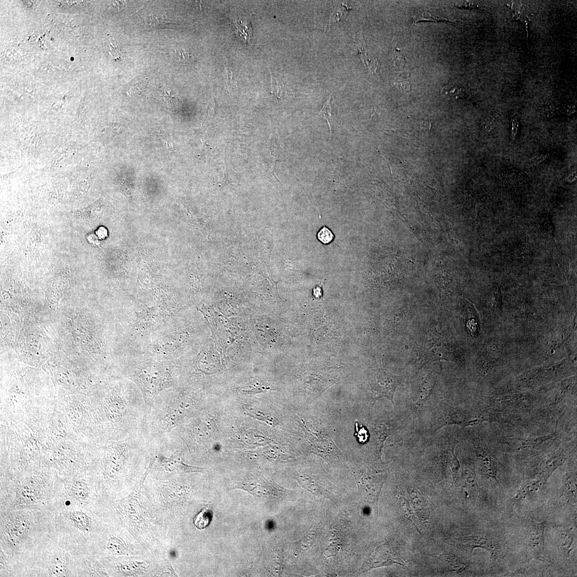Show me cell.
I'll list each match as a JSON object with an SVG mask.
<instances>
[{"mask_svg":"<svg viewBox=\"0 0 577 577\" xmlns=\"http://www.w3.org/2000/svg\"><path fill=\"white\" fill-rule=\"evenodd\" d=\"M54 512L23 509L0 510V548L16 576H27L35 560L54 538Z\"/></svg>","mask_w":577,"mask_h":577,"instance_id":"6da1fadb","label":"cell"},{"mask_svg":"<svg viewBox=\"0 0 577 577\" xmlns=\"http://www.w3.org/2000/svg\"><path fill=\"white\" fill-rule=\"evenodd\" d=\"M56 480L51 473L35 472L14 481L2 482L0 510L23 509L54 511Z\"/></svg>","mask_w":577,"mask_h":577,"instance_id":"7a4b0ae2","label":"cell"},{"mask_svg":"<svg viewBox=\"0 0 577 577\" xmlns=\"http://www.w3.org/2000/svg\"><path fill=\"white\" fill-rule=\"evenodd\" d=\"M54 534L59 541L84 551L92 544L96 525L92 509L66 506L54 511Z\"/></svg>","mask_w":577,"mask_h":577,"instance_id":"3957f363","label":"cell"},{"mask_svg":"<svg viewBox=\"0 0 577 577\" xmlns=\"http://www.w3.org/2000/svg\"><path fill=\"white\" fill-rule=\"evenodd\" d=\"M83 552L54 535L35 560L27 576L76 577L77 559Z\"/></svg>","mask_w":577,"mask_h":577,"instance_id":"277c9868","label":"cell"},{"mask_svg":"<svg viewBox=\"0 0 577 577\" xmlns=\"http://www.w3.org/2000/svg\"><path fill=\"white\" fill-rule=\"evenodd\" d=\"M93 498V487L84 477L65 479H58L57 478L54 511L66 506H77L92 509Z\"/></svg>","mask_w":577,"mask_h":577,"instance_id":"5b68a950","label":"cell"},{"mask_svg":"<svg viewBox=\"0 0 577 577\" xmlns=\"http://www.w3.org/2000/svg\"><path fill=\"white\" fill-rule=\"evenodd\" d=\"M135 380L144 394L148 410L151 409L157 396L172 382L170 373L160 365L143 367L136 374Z\"/></svg>","mask_w":577,"mask_h":577,"instance_id":"8992f818","label":"cell"},{"mask_svg":"<svg viewBox=\"0 0 577 577\" xmlns=\"http://www.w3.org/2000/svg\"><path fill=\"white\" fill-rule=\"evenodd\" d=\"M487 420L486 416L475 410L457 408L446 402H441L434 413L431 430L435 432L444 426L453 424L466 427Z\"/></svg>","mask_w":577,"mask_h":577,"instance_id":"52a82bcc","label":"cell"},{"mask_svg":"<svg viewBox=\"0 0 577 577\" xmlns=\"http://www.w3.org/2000/svg\"><path fill=\"white\" fill-rule=\"evenodd\" d=\"M352 469L360 494L369 504H377L386 479V473L361 463L355 464Z\"/></svg>","mask_w":577,"mask_h":577,"instance_id":"ba28073f","label":"cell"},{"mask_svg":"<svg viewBox=\"0 0 577 577\" xmlns=\"http://www.w3.org/2000/svg\"><path fill=\"white\" fill-rule=\"evenodd\" d=\"M401 382L402 378L388 370L383 361L379 367L373 372L369 381L373 404L379 399L386 398L390 400L395 407L394 395L397 387Z\"/></svg>","mask_w":577,"mask_h":577,"instance_id":"9c48e42d","label":"cell"},{"mask_svg":"<svg viewBox=\"0 0 577 577\" xmlns=\"http://www.w3.org/2000/svg\"><path fill=\"white\" fill-rule=\"evenodd\" d=\"M303 428L313 453L329 463L341 460V451L329 436L325 432L319 431L313 425L303 424Z\"/></svg>","mask_w":577,"mask_h":577,"instance_id":"30bf717a","label":"cell"},{"mask_svg":"<svg viewBox=\"0 0 577 577\" xmlns=\"http://www.w3.org/2000/svg\"><path fill=\"white\" fill-rule=\"evenodd\" d=\"M546 522H532L528 526L526 535V544L528 553L532 559L546 561L545 551L544 532Z\"/></svg>","mask_w":577,"mask_h":577,"instance_id":"8fae6325","label":"cell"},{"mask_svg":"<svg viewBox=\"0 0 577 577\" xmlns=\"http://www.w3.org/2000/svg\"><path fill=\"white\" fill-rule=\"evenodd\" d=\"M455 546L464 549L470 550L472 553L477 548L484 549L494 558H498L500 546L497 539L488 535H475L456 539Z\"/></svg>","mask_w":577,"mask_h":577,"instance_id":"7c38bea8","label":"cell"},{"mask_svg":"<svg viewBox=\"0 0 577 577\" xmlns=\"http://www.w3.org/2000/svg\"><path fill=\"white\" fill-rule=\"evenodd\" d=\"M400 560L390 546L386 544H380L376 547L372 551L366 562V570L373 568L392 565L398 564L404 566V563Z\"/></svg>","mask_w":577,"mask_h":577,"instance_id":"4fadbf2b","label":"cell"},{"mask_svg":"<svg viewBox=\"0 0 577 577\" xmlns=\"http://www.w3.org/2000/svg\"><path fill=\"white\" fill-rule=\"evenodd\" d=\"M493 405L501 409L510 410L525 409L532 405L531 397L522 395H511L495 398L493 400Z\"/></svg>","mask_w":577,"mask_h":577,"instance_id":"5bb4252c","label":"cell"},{"mask_svg":"<svg viewBox=\"0 0 577 577\" xmlns=\"http://www.w3.org/2000/svg\"><path fill=\"white\" fill-rule=\"evenodd\" d=\"M558 441V435L556 433L538 437L526 439L513 438L509 440L510 445L518 446L522 448H531L539 450L551 446Z\"/></svg>","mask_w":577,"mask_h":577,"instance_id":"9a60e30c","label":"cell"},{"mask_svg":"<svg viewBox=\"0 0 577 577\" xmlns=\"http://www.w3.org/2000/svg\"><path fill=\"white\" fill-rule=\"evenodd\" d=\"M372 433V449L375 458L382 462V449L386 439L390 435L389 430L383 424H374L371 427Z\"/></svg>","mask_w":577,"mask_h":577,"instance_id":"2e32d148","label":"cell"},{"mask_svg":"<svg viewBox=\"0 0 577 577\" xmlns=\"http://www.w3.org/2000/svg\"><path fill=\"white\" fill-rule=\"evenodd\" d=\"M90 552H83L79 554L77 562V576H93L101 574L97 564L93 560Z\"/></svg>","mask_w":577,"mask_h":577,"instance_id":"e0dca14e","label":"cell"},{"mask_svg":"<svg viewBox=\"0 0 577 577\" xmlns=\"http://www.w3.org/2000/svg\"><path fill=\"white\" fill-rule=\"evenodd\" d=\"M476 453L480 465L484 473L489 477L498 481V465L494 457L485 448L482 447L476 448Z\"/></svg>","mask_w":577,"mask_h":577,"instance_id":"ac0fdd59","label":"cell"},{"mask_svg":"<svg viewBox=\"0 0 577 577\" xmlns=\"http://www.w3.org/2000/svg\"><path fill=\"white\" fill-rule=\"evenodd\" d=\"M435 384V379L434 376L432 377L431 376H428L423 381L417 395L413 399V403L415 410H417L424 405L425 400L429 397Z\"/></svg>","mask_w":577,"mask_h":577,"instance_id":"d6986e66","label":"cell"},{"mask_svg":"<svg viewBox=\"0 0 577 577\" xmlns=\"http://www.w3.org/2000/svg\"><path fill=\"white\" fill-rule=\"evenodd\" d=\"M407 490L419 518L423 521L426 520L428 518V508L424 498L415 488L409 486Z\"/></svg>","mask_w":577,"mask_h":577,"instance_id":"ffe728a7","label":"cell"},{"mask_svg":"<svg viewBox=\"0 0 577 577\" xmlns=\"http://www.w3.org/2000/svg\"><path fill=\"white\" fill-rule=\"evenodd\" d=\"M564 458L560 455H554L545 459L540 466L541 478L546 482L550 475L564 462Z\"/></svg>","mask_w":577,"mask_h":577,"instance_id":"44dd1931","label":"cell"},{"mask_svg":"<svg viewBox=\"0 0 577 577\" xmlns=\"http://www.w3.org/2000/svg\"><path fill=\"white\" fill-rule=\"evenodd\" d=\"M546 483L545 481L541 478L538 480L525 483L521 487L517 495L512 498L513 503L516 504L522 501L530 494L538 491Z\"/></svg>","mask_w":577,"mask_h":577,"instance_id":"7402d4cb","label":"cell"},{"mask_svg":"<svg viewBox=\"0 0 577 577\" xmlns=\"http://www.w3.org/2000/svg\"><path fill=\"white\" fill-rule=\"evenodd\" d=\"M299 482L303 487L313 494H322L324 492L319 481L315 476H310L306 473L299 475Z\"/></svg>","mask_w":577,"mask_h":577,"instance_id":"603a6c76","label":"cell"},{"mask_svg":"<svg viewBox=\"0 0 577 577\" xmlns=\"http://www.w3.org/2000/svg\"><path fill=\"white\" fill-rule=\"evenodd\" d=\"M234 26L238 36L245 43L252 44L253 38V33L251 24L246 20L240 19L238 20Z\"/></svg>","mask_w":577,"mask_h":577,"instance_id":"cb8c5ba5","label":"cell"},{"mask_svg":"<svg viewBox=\"0 0 577 577\" xmlns=\"http://www.w3.org/2000/svg\"><path fill=\"white\" fill-rule=\"evenodd\" d=\"M574 538V535L572 528L560 530L558 533L557 537L558 545L560 548L567 551L568 555L572 550Z\"/></svg>","mask_w":577,"mask_h":577,"instance_id":"d4e9b609","label":"cell"},{"mask_svg":"<svg viewBox=\"0 0 577 577\" xmlns=\"http://www.w3.org/2000/svg\"><path fill=\"white\" fill-rule=\"evenodd\" d=\"M563 493L569 500L573 499L576 496V474L567 473L563 480Z\"/></svg>","mask_w":577,"mask_h":577,"instance_id":"484cf974","label":"cell"},{"mask_svg":"<svg viewBox=\"0 0 577 577\" xmlns=\"http://www.w3.org/2000/svg\"><path fill=\"white\" fill-rule=\"evenodd\" d=\"M0 576H16L13 565L2 548H0Z\"/></svg>","mask_w":577,"mask_h":577,"instance_id":"4316f807","label":"cell"},{"mask_svg":"<svg viewBox=\"0 0 577 577\" xmlns=\"http://www.w3.org/2000/svg\"><path fill=\"white\" fill-rule=\"evenodd\" d=\"M212 517V511L208 509H204L195 517L194 524L198 529H204L209 526Z\"/></svg>","mask_w":577,"mask_h":577,"instance_id":"83f0119b","label":"cell"},{"mask_svg":"<svg viewBox=\"0 0 577 577\" xmlns=\"http://www.w3.org/2000/svg\"><path fill=\"white\" fill-rule=\"evenodd\" d=\"M244 409L247 415L260 421H264L270 425H274L278 424L277 421L275 420L274 418L266 415L265 413H262L257 409H254L248 406L246 408L244 407Z\"/></svg>","mask_w":577,"mask_h":577,"instance_id":"f1b7e54d","label":"cell"},{"mask_svg":"<svg viewBox=\"0 0 577 577\" xmlns=\"http://www.w3.org/2000/svg\"><path fill=\"white\" fill-rule=\"evenodd\" d=\"M399 504L401 510H402L404 516L412 523L414 526H415L417 530L419 531L418 528L417 522L415 518V514H414L412 509L408 503V501L404 497H401L399 500Z\"/></svg>","mask_w":577,"mask_h":577,"instance_id":"f546056e","label":"cell"},{"mask_svg":"<svg viewBox=\"0 0 577 577\" xmlns=\"http://www.w3.org/2000/svg\"><path fill=\"white\" fill-rule=\"evenodd\" d=\"M348 9L350 8H347L345 4L338 5L335 6L334 8H333V10L331 14L329 20L328 27H329L332 24L340 21L343 16H345L348 12Z\"/></svg>","mask_w":577,"mask_h":577,"instance_id":"4dcf8cb0","label":"cell"},{"mask_svg":"<svg viewBox=\"0 0 577 577\" xmlns=\"http://www.w3.org/2000/svg\"><path fill=\"white\" fill-rule=\"evenodd\" d=\"M318 526L317 525L315 529L312 530L306 536L303 538L302 541H300V544H299L300 546H298L300 550H306L314 543L318 533Z\"/></svg>","mask_w":577,"mask_h":577,"instance_id":"1f68e13d","label":"cell"},{"mask_svg":"<svg viewBox=\"0 0 577 577\" xmlns=\"http://www.w3.org/2000/svg\"><path fill=\"white\" fill-rule=\"evenodd\" d=\"M456 444L452 446V447L450 449V454L448 456V463L449 466L452 473L454 480L455 481L457 474L460 468V464L457 456L455 454V449Z\"/></svg>","mask_w":577,"mask_h":577,"instance_id":"d6a6232c","label":"cell"},{"mask_svg":"<svg viewBox=\"0 0 577 577\" xmlns=\"http://www.w3.org/2000/svg\"><path fill=\"white\" fill-rule=\"evenodd\" d=\"M332 98L333 97L332 94L328 99L327 102H326L324 104L322 110L320 111L319 114L320 116L323 117L325 119H327L329 123L330 128V136L331 135L332 132L331 123L333 119L332 116Z\"/></svg>","mask_w":577,"mask_h":577,"instance_id":"836d02e7","label":"cell"},{"mask_svg":"<svg viewBox=\"0 0 577 577\" xmlns=\"http://www.w3.org/2000/svg\"><path fill=\"white\" fill-rule=\"evenodd\" d=\"M414 21H415V23H418L423 21H432L434 22H447L450 23H455V22L454 21H451L445 18L433 16L429 13V12H422V13L415 16V18H414Z\"/></svg>","mask_w":577,"mask_h":577,"instance_id":"e575fe53","label":"cell"},{"mask_svg":"<svg viewBox=\"0 0 577 577\" xmlns=\"http://www.w3.org/2000/svg\"><path fill=\"white\" fill-rule=\"evenodd\" d=\"M464 90L457 87L444 86L441 90L442 95L456 98L462 97L464 94Z\"/></svg>","mask_w":577,"mask_h":577,"instance_id":"d590c367","label":"cell"},{"mask_svg":"<svg viewBox=\"0 0 577 577\" xmlns=\"http://www.w3.org/2000/svg\"><path fill=\"white\" fill-rule=\"evenodd\" d=\"M318 240L324 244L331 243L334 238L332 231L326 227H323L318 233Z\"/></svg>","mask_w":577,"mask_h":577,"instance_id":"8d00e7d4","label":"cell"},{"mask_svg":"<svg viewBox=\"0 0 577 577\" xmlns=\"http://www.w3.org/2000/svg\"><path fill=\"white\" fill-rule=\"evenodd\" d=\"M175 54L178 60L182 63H191L194 57L192 53L187 50L178 49L175 51Z\"/></svg>","mask_w":577,"mask_h":577,"instance_id":"74e56055","label":"cell"},{"mask_svg":"<svg viewBox=\"0 0 577 577\" xmlns=\"http://www.w3.org/2000/svg\"><path fill=\"white\" fill-rule=\"evenodd\" d=\"M393 53L394 54V66L398 68H402L405 64L404 54L401 53L399 49L397 48L393 49Z\"/></svg>","mask_w":577,"mask_h":577,"instance_id":"f35d334b","label":"cell"},{"mask_svg":"<svg viewBox=\"0 0 577 577\" xmlns=\"http://www.w3.org/2000/svg\"><path fill=\"white\" fill-rule=\"evenodd\" d=\"M283 84H280L277 78L272 76V93L279 98L283 89Z\"/></svg>","mask_w":577,"mask_h":577,"instance_id":"ab89813d","label":"cell"},{"mask_svg":"<svg viewBox=\"0 0 577 577\" xmlns=\"http://www.w3.org/2000/svg\"><path fill=\"white\" fill-rule=\"evenodd\" d=\"M225 80L227 85L230 87L234 86L235 84V78L233 76L231 70H230L228 67H225Z\"/></svg>","mask_w":577,"mask_h":577,"instance_id":"60d3db41","label":"cell"},{"mask_svg":"<svg viewBox=\"0 0 577 577\" xmlns=\"http://www.w3.org/2000/svg\"><path fill=\"white\" fill-rule=\"evenodd\" d=\"M395 86L397 87L398 89L406 91H410L411 90V86L409 83L397 82L394 83L393 84Z\"/></svg>","mask_w":577,"mask_h":577,"instance_id":"b9f144b4","label":"cell"},{"mask_svg":"<svg viewBox=\"0 0 577 577\" xmlns=\"http://www.w3.org/2000/svg\"><path fill=\"white\" fill-rule=\"evenodd\" d=\"M61 4L64 5V6H63L72 8L79 7L81 5L83 4L84 2L77 1H65L61 2Z\"/></svg>","mask_w":577,"mask_h":577,"instance_id":"7bdbcfd3","label":"cell"},{"mask_svg":"<svg viewBox=\"0 0 577 577\" xmlns=\"http://www.w3.org/2000/svg\"><path fill=\"white\" fill-rule=\"evenodd\" d=\"M39 2L36 1H24L23 4L24 6L29 9H33L35 8Z\"/></svg>","mask_w":577,"mask_h":577,"instance_id":"ee69618b","label":"cell"},{"mask_svg":"<svg viewBox=\"0 0 577 577\" xmlns=\"http://www.w3.org/2000/svg\"><path fill=\"white\" fill-rule=\"evenodd\" d=\"M164 143L168 150H170V151H174L175 149L174 143L170 141H165Z\"/></svg>","mask_w":577,"mask_h":577,"instance_id":"f6af8a7d","label":"cell"},{"mask_svg":"<svg viewBox=\"0 0 577 577\" xmlns=\"http://www.w3.org/2000/svg\"><path fill=\"white\" fill-rule=\"evenodd\" d=\"M213 104L211 103V102H210L208 104L206 110L207 111V112L208 113H209L210 112H212L213 111Z\"/></svg>","mask_w":577,"mask_h":577,"instance_id":"bcb514c9","label":"cell"}]
</instances>
